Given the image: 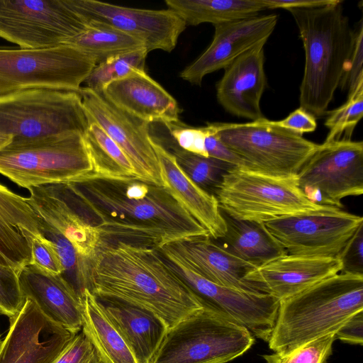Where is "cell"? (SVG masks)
Masks as SVG:
<instances>
[{
    "mask_svg": "<svg viewBox=\"0 0 363 363\" xmlns=\"http://www.w3.org/2000/svg\"><path fill=\"white\" fill-rule=\"evenodd\" d=\"M71 198L107 241L159 248L178 240L209 236L163 186L140 179H94L66 183Z\"/></svg>",
    "mask_w": 363,
    "mask_h": 363,
    "instance_id": "obj_1",
    "label": "cell"
},
{
    "mask_svg": "<svg viewBox=\"0 0 363 363\" xmlns=\"http://www.w3.org/2000/svg\"><path fill=\"white\" fill-rule=\"evenodd\" d=\"M87 289L153 313L168 330L203 308L157 248L121 240L106 242L90 262Z\"/></svg>",
    "mask_w": 363,
    "mask_h": 363,
    "instance_id": "obj_2",
    "label": "cell"
},
{
    "mask_svg": "<svg viewBox=\"0 0 363 363\" xmlns=\"http://www.w3.org/2000/svg\"><path fill=\"white\" fill-rule=\"evenodd\" d=\"M342 1L315 8L290 9L305 52L300 107L314 117L325 115L351 56L354 30Z\"/></svg>",
    "mask_w": 363,
    "mask_h": 363,
    "instance_id": "obj_3",
    "label": "cell"
},
{
    "mask_svg": "<svg viewBox=\"0 0 363 363\" xmlns=\"http://www.w3.org/2000/svg\"><path fill=\"white\" fill-rule=\"evenodd\" d=\"M363 311V275L338 273L279 301L268 341L274 352L335 333L351 316Z\"/></svg>",
    "mask_w": 363,
    "mask_h": 363,
    "instance_id": "obj_4",
    "label": "cell"
},
{
    "mask_svg": "<svg viewBox=\"0 0 363 363\" xmlns=\"http://www.w3.org/2000/svg\"><path fill=\"white\" fill-rule=\"evenodd\" d=\"M0 174L27 189L92 180L94 174L84 134L79 133L12 140L0 150Z\"/></svg>",
    "mask_w": 363,
    "mask_h": 363,
    "instance_id": "obj_5",
    "label": "cell"
},
{
    "mask_svg": "<svg viewBox=\"0 0 363 363\" xmlns=\"http://www.w3.org/2000/svg\"><path fill=\"white\" fill-rule=\"evenodd\" d=\"M220 210L240 220L267 223L287 216L331 209L310 201L296 176H272L234 167L214 190Z\"/></svg>",
    "mask_w": 363,
    "mask_h": 363,
    "instance_id": "obj_6",
    "label": "cell"
},
{
    "mask_svg": "<svg viewBox=\"0 0 363 363\" xmlns=\"http://www.w3.org/2000/svg\"><path fill=\"white\" fill-rule=\"evenodd\" d=\"M88 123L77 91L28 89L0 96V135L12 140L84 134Z\"/></svg>",
    "mask_w": 363,
    "mask_h": 363,
    "instance_id": "obj_7",
    "label": "cell"
},
{
    "mask_svg": "<svg viewBox=\"0 0 363 363\" xmlns=\"http://www.w3.org/2000/svg\"><path fill=\"white\" fill-rule=\"evenodd\" d=\"M207 125L252 170L272 176H296L319 145L264 117Z\"/></svg>",
    "mask_w": 363,
    "mask_h": 363,
    "instance_id": "obj_8",
    "label": "cell"
},
{
    "mask_svg": "<svg viewBox=\"0 0 363 363\" xmlns=\"http://www.w3.org/2000/svg\"><path fill=\"white\" fill-rule=\"evenodd\" d=\"M254 342L247 328L203 307L168 330L153 363H226Z\"/></svg>",
    "mask_w": 363,
    "mask_h": 363,
    "instance_id": "obj_9",
    "label": "cell"
},
{
    "mask_svg": "<svg viewBox=\"0 0 363 363\" xmlns=\"http://www.w3.org/2000/svg\"><path fill=\"white\" fill-rule=\"evenodd\" d=\"M94 60L69 44L42 48H0V96L28 89L78 91Z\"/></svg>",
    "mask_w": 363,
    "mask_h": 363,
    "instance_id": "obj_10",
    "label": "cell"
},
{
    "mask_svg": "<svg viewBox=\"0 0 363 363\" xmlns=\"http://www.w3.org/2000/svg\"><path fill=\"white\" fill-rule=\"evenodd\" d=\"M307 198L322 206L342 208L341 200L363 194V143L324 142L297 174Z\"/></svg>",
    "mask_w": 363,
    "mask_h": 363,
    "instance_id": "obj_11",
    "label": "cell"
},
{
    "mask_svg": "<svg viewBox=\"0 0 363 363\" xmlns=\"http://www.w3.org/2000/svg\"><path fill=\"white\" fill-rule=\"evenodd\" d=\"M87 26L65 0H0V38L20 48L65 44Z\"/></svg>",
    "mask_w": 363,
    "mask_h": 363,
    "instance_id": "obj_12",
    "label": "cell"
},
{
    "mask_svg": "<svg viewBox=\"0 0 363 363\" xmlns=\"http://www.w3.org/2000/svg\"><path fill=\"white\" fill-rule=\"evenodd\" d=\"M363 218L341 208L281 217L264 225L288 255L338 258Z\"/></svg>",
    "mask_w": 363,
    "mask_h": 363,
    "instance_id": "obj_13",
    "label": "cell"
},
{
    "mask_svg": "<svg viewBox=\"0 0 363 363\" xmlns=\"http://www.w3.org/2000/svg\"><path fill=\"white\" fill-rule=\"evenodd\" d=\"M87 25L123 32L143 42L147 52L172 51L186 23L173 11L129 8L96 0H65Z\"/></svg>",
    "mask_w": 363,
    "mask_h": 363,
    "instance_id": "obj_14",
    "label": "cell"
},
{
    "mask_svg": "<svg viewBox=\"0 0 363 363\" xmlns=\"http://www.w3.org/2000/svg\"><path fill=\"white\" fill-rule=\"evenodd\" d=\"M164 257L203 307L242 325L257 338L269 341L278 313L279 300L267 294L218 285L193 272L176 259Z\"/></svg>",
    "mask_w": 363,
    "mask_h": 363,
    "instance_id": "obj_15",
    "label": "cell"
},
{
    "mask_svg": "<svg viewBox=\"0 0 363 363\" xmlns=\"http://www.w3.org/2000/svg\"><path fill=\"white\" fill-rule=\"evenodd\" d=\"M80 94L87 114L125 153L140 179L162 186L157 154L152 145L150 123L120 110L100 92L82 86Z\"/></svg>",
    "mask_w": 363,
    "mask_h": 363,
    "instance_id": "obj_16",
    "label": "cell"
},
{
    "mask_svg": "<svg viewBox=\"0 0 363 363\" xmlns=\"http://www.w3.org/2000/svg\"><path fill=\"white\" fill-rule=\"evenodd\" d=\"M0 344V363H53L76 335L46 317L26 298Z\"/></svg>",
    "mask_w": 363,
    "mask_h": 363,
    "instance_id": "obj_17",
    "label": "cell"
},
{
    "mask_svg": "<svg viewBox=\"0 0 363 363\" xmlns=\"http://www.w3.org/2000/svg\"><path fill=\"white\" fill-rule=\"evenodd\" d=\"M277 21L278 16L271 13L215 25L212 42L196 60L181 72L180 77L200 86L206 75L224 69L253 47L265 44Z\"/></svg>",
    "mask_w": 363,
    "mask_h": 363,
    "instance_id": "obj_18",
    "label": "cell"
},
{
    "mask_svg": "<svg viewBox=\"0 0 363 363\" xmlns=\"http://www.w3.org/2000/svg\"><path fill=\"white\" fill-rule=\"evenodd\" d=\"M27 200L36 214L64 235L84 258L91 261L106 242L98 228L82 214L64 184L28 189Z\"/></svg>",
    "mask_w": 363,
    "mask_h": 363,
    "instance_id": "obj_19",
    "label": "cell"
},
{
    "mask_svg": "<svg viewBox=\"0 0 363 363\" xmlns=\"http://www.w3.org/2000/svg\"><path fill=\"white\" fill-rule=\"evenodd\" d=\"M338 258L309 257L286 255L256 267L244 277L257 292L279 301L340 272Z\"/></svg>",
    "mask_w": 363,
    "mask_h": 363,
    "instance_id": "obj_20",
    "label": "cell"
},
{
    "mask_svg": "<svg viewBox=\"0 0 363 363\" xmlns=\"http://www.w3.org/2000/svg\"><path fill=\"white\" fill-rule=\"evenodd\" d=\"M157 250L163 256L176 259L211 282L242 291L257 292L244 280L245 276L255 267L230 253L213 242L210 236L184 238L166 244Z\"/></svg>",
    "mask_w": 363,
    "mask_h": 363,
    "instance_id": "obj_21",
    "label": "cell"
},
{
    "mask_svg": "<svg viewBox=\"0 0 363 363\" xmlns=\"http://www.w3.org/2000/svg\"><path fill=\"white\" fill-rule=\"evenodd\" d=\"M264 43L242 53L226 66L216 84V98L230 114L250 119L264 118L261 99L267 86L264 71Z\"/></svg>",
    "mask_w": 363,
    "mask_h": 363,
    "instance_id": "obj_22",
    "label": "cell"
},
{
    "mask_svg": "<svg viewBox=\"0 0 363 363\" xmlns=\"http://www.w3.org/2000/svg\"><path fill=\"white\" fill-rule=\"evenodd\" d=\"M100 93L120 110L147 123L179 121L177 101L145 70L113 81Z\"/></svg>",
    "mask_w": 363,
    "mask_h": 363,
    "instance_id": "obj_23",
    "label": "cell"
},
{
    "mask_svg": "<svg viewBox=\"0 0 363 363\" xmlns=\"http://www.w3.org/2000/svg\"><path fill=\"white\" fill-rule=\"evenodd\" d=\"M21 289L54 323L77 334L82 328V302L74 288L61 275L50 273L34 264L18 272Z\"/></svg>",
    "mask_w": 363,
    "mask_h": 363,
    "instance_id": "obj_24",
    "label": "cell"
},
{
    "mask_svg": "<svg viewBox=\"0 0 363 363\" xmlns=\"http://www.w3.org/2000/svg\"><path fill=\"white\" fill-rule=\"evenodd\" d=\"M162 186L214 240L224 237L226 225L217 199L192 181L178 164L174 155L152 137Z\"/></svg>",
    "mask_w": 363,
    "mask_h": 363,
    "instance_id": "obj_25",
    "label": "cell"
},
{
    "mask_svg": "<svg viewBox=\"0 0 363 363\" xmlns=\"http://www.w3.org/2000/svg\"><path fill=\"white\" fill-rule=\"evenodd\" d=\"M40 235L38 216L23 197L0 184V264L18 272L32 263V241Z\"/></svg>",
    "mask_w": 363,
    "mask_h": 363,
    "instance_id": "obj_26",
    "label": "cell"
},
{
    "mask_svg": "<svg viewBox=\"0 0 363 363\" xmlns=\"http://www.w3.org/2000/svg\"><path fill=\"white\" fill-rule=\"evenodd\" d=\"M98 299L138 363H153L168 331L165 323L142 308L111 298Z\"/></svg>",
    "mask_w": 363,
    "mask_h": 363,
    "instance_id": "obj_27",
    "label": "cell"
},
{
    "mask_svg": "<svg viewBox=\"0 0 363 363\" xmlns=\"http://www.w3.org/2000/svg\"><path fill=\"white\" fill-rule=\"evenodd\" d=\"M226 225L221 245L238 258L255 268L287 255L264 223L240 220L220 210Z\"/></svg>",
    "mask_w": 363,
    "mask_h": 363,
    "instance_id": "obj_28",
    "label": "cell"
},
{
    "mask_svg": "<svg viewBox=\"0 0 363 363\" xmlns=\"http://www.w3.org/2000/svg\"><path fill=\"white\" fill-rule=\"evenodd\" d=\"M82 328L104 363H138L132 350L108 316L104 306L88 289L81 293Z\"/></svg>",
    "mask_w": 363,
    "mask_h": 363,
    "instance_id": "obj_29",
    "label": "cell"
},
{
    "mask_svg": "<svg viewBox=\"0 0 363 363\" xmlns=\"http://www.w3.org/2000/svg\"><path fill=\"white\" fill-rule=\"evenodd\" d=\"M165 4L186 26H215L253 17L267 9L262 0H166Z\"/></svg>",
    "mask_w": 363,
    "mask_h": 363,
    "instance_id": "obj_30",
    "label": "cell"
},
{
    "mask_svg": "<svg viewBox=\"0 0 363 363\" xmlns=\"http://www.w3.org/2000/svg\"><path fill=\"white\" fill-rule=\"evenodd\" d=\"M87 116L89 123L84 139L94 168L92 180L140 179L119 146L97 123Z\"/></svg>",
    "mask_w": 363,
    "mask_h": 363,
    "instance_id": "obj_31",
    "label": "cell"
},
{
    "mask_svg": "<svg viewBox=\"0 0 363 363\" xmlns=\"http://www.w3.org/2000/svg\"><path fill=\"white\" fill-rule=\"evenodd\" d=\"M65 44L78 48L92 57L96 65L111 57L145 48L140 40L118 30L99 25H88L83 32Z\"/></svg>",
    "mask_w": 363,
    "mask_h": 363,
    "instance_id": "obj_32",
    "label": "cell"
},
{
    "mask_svg": "<svg viewBox=\"0 0 363 363\" xmlns=\"http://www.w3.org/2000/svg\"><path fill=\"white\" fill-rule=\"evenodd\" d=\"M39 219L40 234L51 240L57 250L64 268L61 275L80 296L88 288L90 261L82 257L64 235L40 217Z\"/></svg>",
    "mask_w": 363,
    "mask_h": 363,
    "instance_id": "obj_33",
    "label": "cell"
},
{
    "mask_svg": "<svg viewBox=\"0 0 363 363\" xmlns=\"http://www.w3.org/2000/svg\"><path fill=\"white\" fill-rule=\"evenodd\" d=\"M147 53L144 48L111 57L96 65L84 82L86 87L101 92L107 84L137 70H145Z\"/></svg>",
    "mask_w": 363,
    "mask_h": 363,
    "instance_id": "obj_34",
    "label": "cell"
},
{
    "mask_svg": "<svg viewBox=\"0 0 363 363\" xmlns=\"http://www.w3.org/2000/svg\"><path fill=\"white\" fill-rule=\"evenodd\" d=\"M172 154L186 174L201 188L211 187L213 191L223 176L236 167L232 164L211 157H203L180 149L174 148Z\"/></svg>",
    "mask_w": 363,
    "mask_h": 363,
    "instance_id": "obj_35",
    "label": "cell"
},
{
    "mask_svg": "<svg viewBox=\"0 0 363 363\" xmlns=\"http://www.w3.org/2000/svg\"><path fill=\"white\" fill-rule=\"evenodd\" d=\"M326 114L325 126L329 131L324 142L340 140L344 133L345 139L350 140L354 127L363 116V80L347 95L345 104L336 109L327 111Z\"/></svg>",
    "mask_w": 363,
    "mask_h": 363,
    "instance_id": "obj_36",
    "label": "cell"
},
{
    "mask_svg": "<svg viewBox=\"0 0 363 363\" xmlns=\"http://www.w3.org/2000/svg\"><path fill=\"white\" fill-rule=\"evenodd\" d=\"M335 333H331L298 346L286 353L263 354L267 363H325L332 353Z\"/></svg>",
    "mask_w": 363,
    "mask_h": 363,
    "instance_id": "obj_37",
    "label": "cell"
},
{
    "mask_svg": "<svg viewBox=\"0 0 363 363\" xmlns=\"http://www.w3.org/2000/svg\"><path fill=\"white\" fill-rule=\"evenodd\" d=\"M25 300L18 272L0 264V313L12 320L21 310Z\"/></svg>",
    "mask_w": 363,
    "mask_h": 363,
    "instance_id": "obj_38",
    "label": "cell"
},
{
    "mask_svg": "<svg viewBox=\"0 0 363 363\" xmlns=\"http://www.w3.org/2000/svg\"><path fill=\"white\" fill-rule=\"evenodd\" d=\"M178 147L186 152L208 157L205 140V127L194 128L184 125L180 121L164 125Z\"/></svg>",
    "mask_w": 363,
    "mask_h": 363,
    "instance_id": "obj_39",
    "label": "cell"
},
{
    "mask_svg": "<svg viewBox=\"0 0 363 363\" xmlns=\"http://www.w3.org/2000/svg\"><path fill=\"white\" fill-rule=\"evenodd\" d=\"M363 19H360L357 28L354 30V42L351 56L339 87L342 90L347 89L350 94L359 82L363 80Z\"/></svg>",
    "mask_w": 363,
    "mask_h": 363,
    "instance_id": "obj_40",
    "label": "cell"
},
{
    "mask_svg": "<svg viewBox=\"0 0 363 363\" xmlns=\"http://www.w3.org/2000/svg\"><path fill=\"white\" fill-rule=\"evenodd\" d=\"M53 363H104L96 349L81 330Z\"/></svg>",
    "mask_w": 363,
    "mask_h": 363,
    "instance_id": "obj_41",
    "label": "cell"
},
{
    "mask_svg": "<svg viewBox=\"0 0 363 363\" xmlns=\"http://www.w3.org/2000/svg\"><path fill=\"white\" fill-rule=\"evenodd\" d=\"M32 263L55 274H62L64 268L55 244L41 234L32 241Z\"/></svg>",
    "mask_w": 363,
    "mask_h": 363,
    "instance_id": "obj_42",
    "label": "cell"
},
{
    "mask_svg": "<svg viewBox=\"0 0 363 363\" xmlns=\"http://www.w3.org/2000/svg\"><path fill=\"white\" fill-rule=\"evenodd\" d=\"M362 255L363 223L357 229L338 257L342 264L340 273L363 275Z\"/></svg>",
    "mask_w": 363,
    "mask_h": 363,
    "instance_id": "obj_43",
    "label": "cell"
},
{
    "mask_svg": "<svg viewBox=\"0 0 363 363\" xmlns=\"http://www.w3.org/2000/svg\"><path fill=\"white\" fill-rule=\"evenodd\" d=\"M205 128V146L208 157L232 164L238 168L252 170L248 164L222 143L208 125Z\"/></svg>",
    "mask_w": 363,
    "mask_h": 363,
    "instance_id": "obj_44",
    "label": "cell"
},
{
    "mask_svg": "<svg viewBox=\"0 0 363 363\" xmlns=\"http://www.w3.org/2000/svg\"><path fill=\"white\" fill-rule=\"evenodd\" d=\"M277 123L284 128L302 135L315 131L317 127L316 118L301 107Z\"/></svg>",
    "mask_w": 363,
    "mask_h": 363,
    "instance_id": "obj_45",
    "label": "cell"
},
{
    "mask_svg": "<svg viewBox=\"0 0 363 363\" xmlns=\"http://www.w3.org/2000/svg\"><path fill=\"white\" fill-rule=\"evenodd\" d=\"M335 338L350 344L362 345L363 311L347 320L335 333Z\"/></svg>",
    "mask_w": 363,
    "mask_h": 363,
    "instance_id": "obj_46",
    "label": "cell"
},
{
    "mask_svg": "<svg viewBox=\"0 0 363 363\" xmlns=\"http://www.w3.org/2000/svg\"><path fill=\"white\" fill-rule=\"evenodd\" d=\"M267 9H307L320 7L333 3L335 0H262Z\"/></svg>",
    "mask_w": 363,
    "mask_h": 363,
    "instance_id": "obj_47",
    "label": "cell"
},
{
    "mask_svg": "<svg viewBox=\"0 0 363 363\" xmlns=\"http://www.w3.org/2000/svg\"><path fill=\"white\" fill-rule=\"evenodd\" d=\"M13 138L9 135H0V150L9 145Z\"/></svg>",
    "mask_w": 363,
    "mask_h": 363,
    "instance_id": "obj_48",
    "label": "cell"
},
{
    "mask_svg": "<svg viewBox=\"0 0 363 363\" xmlns=\"http://www.w3.org/2000/svg\"><path fill=\"white\" fill-rule=\"evenodd\" d=\"M0 344H1V342H0Z\"/></svg>",
    "mask_w": 363,
    "mask_h": 363,
    "instance_id": "obj_49",
    "label": "cell"
}]
</instances>
